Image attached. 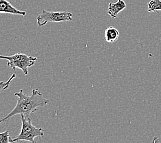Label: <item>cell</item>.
Returning a JSON list of instances; mask_svg holds the SVG:
<instances>
[{
  "instance_id": "1",
  "label": "cell",
  "mask_w": 161,
  "mask_h": 143,
  "mask_svg": "<svg viewBox=\"0 0 161 143\" xmlns=\"http://www.w3.org/2000/svg\"><path fill=\"white\" fill-rule=\"evenodd\" d=\"M14 96L17 97L15 107L8 115L0 119V123L5 122L17 114L24 115L26 118H29L31 113L35 112L38 107H45L49 102L48 99L43 97L38 89L32 90L31 96L25 95L23 90L14 93Z\"/></svg>"
},
{
  "instance_id": "2",
  "label": "cell",
  "mask_w": 161,
  "mask_h": 143,
  "mask_svg": "<svg viewBox=\"0 0 161 143\" xmlns=\"http://www.w3.org/2000/svg\"><path fill=\"white\" fill-rule=\"evenodd\" d=\"M21 119L22 124L21 131L19 135L12 139L13 143L21 141H28L33 143L35 142L36 138L44 136V130L32 125L30 117L26 118L24 115H21Z\"/></svg>"
},
{
  "instance_id": "3",
  "label": "cell",
  "mask_w": 161,
  "mask_h": 143,
  "mask_svg": "<svg viewBox=\"0 0 161 143\" xmlns=\"http://www.w3.org/2000/svg\"><path fill=\"white\" fill-rule=\"evenodd\" d=\"M0 59H6L8 61L7 65L11 68L13 70L19 68L22 70L24 75H28V69L32 67L37 61V57L28 56L23 53H17L10 56L0 55Z\"/></svg>"
},
{
  "instance_id": "4",
  "label": "cell",
  "mask_w": 161,
  "mask_h": 143,
  "mask_svg": "<svg viewBox=\"0 0 161 143\" xmlns=\"http://www.w3.org/2000/svg\"><path fill=\"white\" fill-rule=\"evenodd\" d=\"M72 20V14L66 11L52 12L43 9L42 13L36 17L39 27H42L48 22H65Z\"/></svg>"
},
{
  "instance_id": "5",
  "label": "cell",
  "mask_w": 161,
  "mask_h": 143,
  "mask_svg": "<svg viewBox=\"0 0 161 143\" xmlns=\"http://www.w3.org/2000/svg\"><path fill=\"white\" fill-rule=\"evenodd\" d=\"M0 13H8L23 17L26 14L25 11L19 10L14 8L8 0H0Z\"/></svg>"
},
{
  "instance_id": "6",
  "label": "cell",
  "mask_w": 161,
  "mask_h": 143,
  "mask_svg": "<svg viewBox=\"0 0 161 143\" xmlns=\"http://www.w3.org/2000/svg\"><path fill=\"white\" fill-rule=\"evenodd\" d=\"M126 3L123 0H117L116 3L110 2L109 3L107 13L112 18H116L119 13L126 8Z\"/></svg>"
},
{
  "instance_id": "7",
  "label": "cell",
  "mask_w": 161,
  "mask_h": 143,
  "mask_svg": "<svg viewBox=\"0 0 161 143\" xmlns=\"http://www.w3.org/2000/svg\"><path fill=\"white\" fill-rule=\"evenodd\" d=\"M120 33L116 28L113 26H109L105 30V40L108 43L116 42L119 39Z\"/></svg>"
},
{
  "instance_id": "8",
  "label": "cell",
  "mask_w": 161,
  "mask_h": 143,
  "mask_svg": "<svg viewBox=\"0 0 161 143\" xmlns=\"http://www.w3.org/2000/svg\"><path fill=\"white\" fill-rule=\"evenodd\" d=\"M161 10V0H150L148 2V12H158Z\"/></svg>"
},
{
  "instance_id": "9",
  "label": "cell",
  "mask_w": 161,
  "mask_h": 143,
  "mask_svg": "<svg viewBox=\"0 0 161 143\" xmlns=\"http://www.w3.org/2000/svg\"><path fill=\"white\" fill-rule=\"evenodd\" d=\"M12 142V139L10 137L8 131H6L2 133H0V143H10Z\"/></svg>"
},
{
  "instance_id": "10",
  "label": "cell",
  "mask_w": 161,
  "mask_h": 143,
  "mask_svg": "<svg viewBox=\"0 0 161 143\" xmlns=\"http://www.w3.org/2000/svg\"><path fill=\"white\" fill-rule=\"evenodd\" d=\"M16 77V74H13L11 75V76L10 77L9 79L7 80L6 82H3V81H1L0 82V92L1 91L5 90L6 89H8V87H9V85H10V83H11L12 80L15 78Z\"/></svg>"
}]
</instances>
